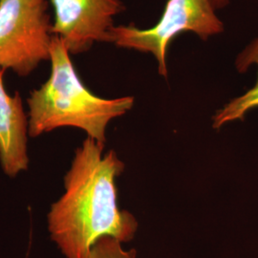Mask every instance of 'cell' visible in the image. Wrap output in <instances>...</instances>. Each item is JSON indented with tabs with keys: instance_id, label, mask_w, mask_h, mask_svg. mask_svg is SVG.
I'll use <instances>...</instances> for the list:
<instances>
[{
	"instance_id": "obj_7",
	"label": "cell",
	"mask_w": 258,
	"mask_h": 258,
	"mask_svg": "<svg viewBox=\"0 0 258 258\" xmlns=\"http://www.w3.org/2000/svg\"><path fill=\"white\" fill-rule=\"evenodd\" d=\"M252 64H256L258 67V37L237 55L235 60L236 69L240 73L246 72ZM255 108H258V77L252 88L231 100L215 113L212 118V126L219 129L228 122L243 120L248 112Z\"/></svg>"
},
{
	"instance_id": "obj_2",
	"label": "cell",
	"mask_w": 258,
	"mask_h": 258,
	"mask_svg": "<svg viewBox=\"0 0 258 258\" xmlns=\"http://www.w3.org/2000/svg\"><path fill=\"white\" fill-rule=\"evenodd\" d=\"M50 61L49 79L27 99L29 137L70 126L82 129L87 137L104 145L108 123L126 114L133 107L134 98L103 99L91 92L81 81L63 42L55 36Z\"/></svg>"
},
{
	"instance_id": "obj_5",
	"label": "cell",
	"mask_w": 258,
	"mask_h": 258,
	"mask_svg": "<svg viewBox=\"0 0 258 258\" xmlns=\"http://www.w3.org/2000/svg\"><path fill=\"white\" fill-rule=\"evenodd\" d=\"M53 36L70 55L86 53L96 42H107L114 17L125 10L120 0H51Z\"/></svg>"
},
{
	"instance_id": "obj_8",
	"label": "cell",
	"mask_w": 258,
	"mask_h": 258,
	"mask_svg": "<svg viewBox=\"0 0 258 258\" xmlns=\"http://www.w3.org/2000/svg\"><path fill=\"white\" fill-rule=\"evenodd\" d=\"M121 242L109 236L98 240L88 258H136L135 249H124Z\"/></svg>"
},
{
	"instance_id": "obj_1",
	"label": "cell",
	"mask_w": 258,
	"mask_h": 258,
	"mask_svg": "<svg viewBox=\"0 0 258 258\" xmlns=\"http://www.w3.org/2000/svg\"><path fill=\"white\" fill-rule=\"evenodd\" d=\"M103 149L89 137L76 149L64 176V194L48 212L50 238L65 258H88L102 237L126 243L138 230L136 218L118 206L116 180L124 163L114 150L103 154Z\"/></svg>"
},
{
	"instance_id": "obj_9",
	"label": "cell",
	"mask_w": 258,
	"mask_h": 258,
	"mask_svg": "<svg viewBox=\"0 0 258 258\" xmlns=\"http://www.w3.org/2000/svg\"><path fill=\"white\" fill-rule=\"evenodd\" d=\"M211 1L215 10L225 8L230 3V0H211Z\"/></svg>"
},
{
	"instance_id": "obj_3",
	"label": "cell",
	"mask_w": 258,
	"mask_h": 258,
	"mask_svg": "<svg viewBox=\"0 0 258 258\" xmlns=\"http://www.w3.org/2000/svg\"><path fill=\"white\" fill-rule=\"evenodd\" d=\"M184 32L194 33L204 40L224 32V24L211 0H167L161 19L153 27L143 30L134 24L114 26L107 42L154 55L159 74L166 77L168 47Z\"/></svg>"
},
{
	"instance_id": "obj_4",
	"label": "cell",
	"mask_w": 258,
	"mask_h": 258,
	"mask_svg": "<svg viewBox=\"0 0 258 258\" xmlns=\"http://www.w3.org/2000/svg\"><path fill=\"white\" fill-rule=\"evenodd\" d=\"M52 24L47 0H0V69L27 77L50 60Z\"/></svg>"
},
{
	"instance_id": "obj_6",
	"label": "cell",
	"mask_w": 258,
	"mask_h": 258,
	"mask_svg": "<svg viewBox=\"0 0 258 258\" xmlns=\"http://www.w3.org/2000/svg\"><path fill=\"white\" fill-rule=\"evenodd\" d=\"M0 69V165L4 173L17 177L29 166L28 115L19 92L11 96L3 83Z\"/></svg>"
}]
</instances>
